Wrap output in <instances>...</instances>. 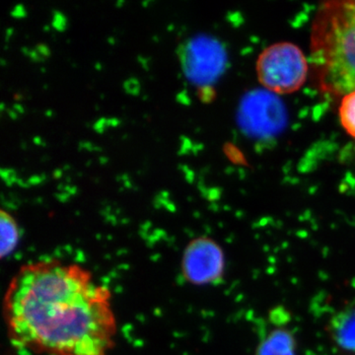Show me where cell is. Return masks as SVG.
<instances>
[{"mask_svg": "<svg viewBox=\"0 0 355 355\" xmlns=\"http://www.w3.org/2000/svg\"><path fill=\"white\" fill-rule=\"evenodd\" d=\"M2 312L10 343L31 354L110 355L116 345L112 292L77 263L46 259L21 266Z\"/></svg>", "mask_w": 355, "mask_h": 355, "instance_id": "cell-1", "label": "cell"}, {"mask_svg": "<svg viewBox=\"0 0 355 355\" xmlns=\"http://www.w3.org/2000/svg\"><path fill=\"white\" fill-rule=\"evenodd\" d=\"M311 62L326 94L343 97L355 90V0L324 2L318 9Z\"/></svg>", "mask_w": 355, "mask_h": 355, "instance_id": "cell-2", "label": "cell"}, {"mask_svg": "<svg viewBox=\"0 0 355 355\" xmlns=\"http://www.w3.org/2000/svg\"><path fill=\"white\" fill-rule=\"evenodd\" d=\"M308 60L296 44L282 42L265 49L257 60L259 81L277 94H291L307 79Z\"/></svg>", "mask_w": 355, "mask_h": 355, "instance_id": "cell-3", "label": "cell"}, {"mask_svg": "<svg viewBox=\"0 0 355 355\" xmlns=\"http://www.w3.org/2000/svg\"><path fill=\"white\" fill-rule=\"evenodd\" d=\"M226 259L220 245L207 236L191 240L181 261L184 279L193 286H214L224 279Z\"/></svg>", "mask_w": 355, "mask_h": 355, "instance_id": "cell-4", "label": "cell"}, {"mask_svg": "<svg viewBox=\"0 0 355 355\" xmlns=\"http://www.w3.org/2000/svg\"><path fill=\"white\" fill-rule=\"evenodd\" d=\"M178 55L184 74L193 83L209 84L220 76L225 65V51L216 40L200 36L180 44Z\"/></svg>", "mask_w": 355, "mask_h": 355, "instance_id": "cell-5", "label": "cell"}, {"mask_svg": "<svg viewBox=\"0 0 355 355\" xmlns=\"http://www.w3.org/2000/svg\"><path fill=\"white\" fill-rule=\"evenodd\" d=\"M334 345L345 355H355V302L331 317L327 327Z\"/></svg>", "mask_w": 355, "mask_h": 355, "instance_id": "cell-6", "label": "cell"}, {"mask_svg": "<svg viewBox=\"0 0 355 355\" xmlns=\"http://www.w3.org/2000/svg\"><path fill=\"white\" fill-rule=\"evenodd\" d=\"M254 355H297V340L293 331L279 327L259 343Z\"/></svg>", "mask_w": 355, "mask_h": 355, "instance_id": "cell-7", "label": "cell"}, {"mask_svg": "<svg viewBox=\"0 0 355 355\" xmlns=\"http://www.w3.org/2000/svg\"><path fill=\"white\" fill-rule=\"evenodd\" d=\"M0 257L6 259L15 251L20 238V230L17 222L10 214L2 209L0 211Z\"/></svg>", "mask_w": 355, "mask_h": 355, "instance_id": "cell-8", "label": "cell"}, {"mask_svg": "<svg viewBox=\"0 0 355 355\" xmlns=\"http://www.w3.org/2000/svg\"><path fill=\"white\" fill-rule=\"evenodd\" d=\"M338 114L343 130L355 139V90L342 97Z\"/></svg>", "mask_w": 355, "mask_h": 355, "instance_id": "cell-9", "label": "cell"}, {"mask_svg": "<svg viewBox=\"0 0 355 355\" xmlns=\"http://www.w3.org/2000/svg\"><path fill=\"white\" fill-rule=\"evenodd\" d=\"M67 24V18H65L64 14L60 13V11H55L53 17V28H55L58 31H64Z\"/></svg>", "mask_w": 355, "mask_h": 355, "instance_id": "cell-10", "label": "cell"}, {"mask_svg": "<svg viewBox=\"0 0 355 355\" xmlns=\"http://www.w3.org/2000/svg\"><path fill=\"white\" fill-rule=\"evenodd\" d=\"M1 177L7 184L15 183L18 180L17 177H16V173L11 169H2Z\"/></svg>", "mask_w": 355, "mask_h": 355, "instance_id": "cell-11", "label": "cell"}, {"mask_svg": "<svg viewBox=\"0 0 355 355\" xmlns=\"http://www.w3.org/2000/svg\"><path fill=\"white\" fill-rule=\"evenodd\" d=\"M212 91L214 90L209 85L202 86V88L198 89V96L203 102H209L214 97V96L209 94V92H212Z\"/></svg>", "mask_w": 355, "mask_h": 355, "instance_id": "cell-12", "label": "cell"}, {"mask_svg": "<svg viewBox=\"0 0 355 355\" xmlns=\"http://www.w3.org/2000/svg\"><path fill=\"white\" fill-rule=\"evenodd\" d=\"M109 121L107 119H102L95 123L94 128L98 132L102 133L104 132L106 127H109Z\"/></svg>", "mask_w": 355, "mask_h": 355, "instance_id": "cell-13", "label": "cell"}, {"mask_svg": "<svg viewBox=\"0 0 355 355\" xmlns=\"http://www.w3.org/2000/svg\"><path fill=\"white\" fill-rule=\"evenodd\" d=\"M14 17H23L25 15V8L23 6H17L14 8L12 12H11Z\"/></svg>", "mask_w": 355, "mask_h": 355, "instance_id": "cell-14", "label": "cell"}, {"mask_svg": "<svg viewBox=\"0 0 355 355\" xmlns=\"http://www.w3.org/2000/svg\"><path fill=\"white\" fill-rule=\"evenodd\" d=\"M62 176V171L60 170H55V172H53V177L58 178Z\"/></svg>", "mask_w": 355, "mask_h": 355, "instance_id": "cell-15", "label": "cell"}]
</instances>
